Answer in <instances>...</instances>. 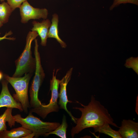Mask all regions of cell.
Here are the masks:
<instances>
[{"label": "cell", "instance_id": "1", "mask_svg": "<svg viewBox=\"0 0 138 138\" xmlns=\"http://www.w3.org/2000/svg\"><path fill=\"white\" fill-rule=\"evenodd\" d=\"M76 101L83 107L73 108L80 111L82 115L79 118H76V125L71 129L72 137L85 129L100 126L106 123L119 128L114 122L108 110L99 101L96 100L94 96H91L90 101L87 105H83Z\"/></svg>", "mask_w": 138, "mask_h": 138}, {"label": "cell", "instance_id": "2", "mask_svg": "<svg viewBox=\"0 0 138 138\" xmlns=\"http://www.w3.org/2000/svg\"><path fill=\"white\" fill-rule=\"evenodd\" d=\"M29 112L25 118L20 114L13 116L16 122L20 124L22 127L30 130L34 135V137L45 136L46 133L55 130L60 124L59 122H44L34 116Z\"/></svg>", "mask_w": 138, "mask_h": 138}, {"label": "cell", "instance_id": "3", "mask_svg": "<svg viewBox=\"0 0 138 138\" xmlns=\"http://www.w3.org/2000/svg\"><path fill=\"white\" fill-rule=\"evenodd\" d=\"M38 36L35 31H30L28 33L24 50L15 61L16 68L12 77H20L24 74L29 73L33 69H35V60L32 56L31 44L32 41Z\"/></svg>", "mask_w": 138, "mask_h": 138}, {"label": "cell", "instance_id": "4", "mask_svg": "<svg viewBox=\"0 0 138 138\" xmlns=\"http://www.w3.org/2000/svg\"><path fill=\"white\" fill-rule=\"evenodd\" d=\"M4 76L15 91L13 97L21 103L24 112L27 113L30 108L28 96L29 84L31 77L30 73H25L23 77H11L6 75Z\"/></svg>", "mask_w": 138, "mask_h": 138}, {"label": "cell", "instance_id": "5", "mask_svg": "<svg viewBox=\"0 0 138 138\" xmlns=\"http://www.w3.org/2000/svg\"><path fill=\"white\" fill-rule=\"evenodd\" d=\"M34 41V53L36 62L35 71L29 91L30 97L29 104L31 108L39 107L42 104L38 99V95L39 88L45 76L41 64L37 39H35Z\"/></svg>", "mask_w": 138, "mask_h": 138}, {"label": "cell", "instance_id": "6", "mask_svg": "<svg viewBox=\"0 0 138 138\" xmlns=\"http://www.w3.org/2000/svg\"><path fill=\"white\" fill-rule=\"evenodd\" d=\"M59 80L56 78V74L55 75L54 70L52 78L50 81V90L51 91V96L49 103L47 105L42 104L39 107L31 108L29 112L35 113L44 119L50 113L59 111V108L57 101Z\"/></svg>", "mask_w": 138, "mask_h": 138}, {"label": "cell", "instance_id": "7", "mask_svg": "<svg viewBox=\"0 0 138 138\" xmlns=\"http://www.w3.org/2000/svg\"><path fill=\"white\" fill-rule=\"evenodd\" d=\"M19 8L21 21L23 23H26L31 19H46L48 16V12L47 9L34 7L27 1L23 2Z\"/></svg>", "mask_w": 138, "mask_h": 138}, {"label": "cell", "instance_id": "8", "mask_svg": "<svg viewBox=\"0 0 138 138\" xmlns=\"http://www.w3.org/2000/svg\"><path fill=\"white\" fill-rule=\"evenodd\" d=\"M72 71L73 68L70 69L65 76L61 80H59L60 89L58 95L59 98V104L60 108L65 110L70 117L72 120L76 124V118L72 115L67 108V105L68 102H72L68 100L66 92V87L68 82L71 79Z\"/></svg>", "mask_w": 138, "mask_h": 138}, {"label": "cell", "instance_id": "9", "mask_svg": "<svg viewBox=\"0 0 138 138\" xmlns=\"http://www.w3.org/2000/svg\"><path fill=\"white\" fill-rule=\"evenodd\" d=\"M1 83L2 88L0 94V108L5 107L18 109L20 111H23L21 103L11 95L8 89V82L5 79Z\"/></svg>", "mask_w": 138, "mask_h": 138}, {"label": "cell", "instance_id": "10", "mask_svg": "<svg viewBox=\"0 0 138 138\" xmlns=\"http://www.w3.org/2000/svg\"><path fill=\"white\" fill-rule=\"evenodd\" d=\"M118 131L121 138H138V123L129 119H123Z\"/></svg>", "mask_w": 138, "mask_h": 138}, {"label": "cell", "instance_id": "11", "mask_svg": "<svg viewBox=\"0 0 138 138\" xmlns=\"http://www.w3.org/2000/svg\"><path fill=\"white\" fill-rule=\"evenodd\" d=\"M32 24L33 27L31 29L32 31L37 33L41 39V44L43 46H45L51 22L49 19H47L43 20L41 22L34 21Z\"/></svg>", "mask_w": 138, "mask_h": 138}, {"label": "cell", "instance_id": "12", "mask_svg": "<svg viewBox=\"0 0 138 138\" xmlns=\"http://www.w3.org/2000/svg\"><path fill=\"white\" fill-rule=\"evenodd\" d=\"M32 132L22 126L3 131L0 133V138H23Z\"/></svg>", "mask_w": 138, "mask_h": 138}, {"label": "cell", "instance_id": "13", "mask_svg": "<svg viewBox=\"0 0 138 138\" xmlns=\"http://www.w3.org/2000/svg\"><path fill=\"white\" fill-rule=\"evenodd\" d=\"M51 21L52 23L49 29L48 38L55 39L62 47L65 48L66 46V44L60 38L59 35V17L56 14H54L53 15Z\"/></svg>", "mask_w": 138, "mask_h": 138}, {"label": "cell", "instance_id": "14", "mask_svg": "<svg viewBox=\"0 0 138 138\" xmlns=\"http://www.w3.org/2000/svg\"><path fill=\"white\" fill-rule=\"evenodd\" d=\"M13 109L7 108L3 113L0 116V133L7 130L6 122L10 128L15 125L16 121L12 114Z\"/></svg>", "mask_w": 138, "mask_h": 138}, {"label": "cell", "instance_id": "15", "mask_svg": "<svg viewBox=\"0 0 138 138\" xmlns=\"http://www.w3.org/2000/svg\"><path fill=\"white\" fill-rule=\"evenodd\" d=\"M110 125L108 123H106L100 126L94 128V132L104 134L113 138H121L118 131L113 129Z\"/></svg>", "mask_w": 138, "mask_h": 138}, {"label": "cell", "instance_id": "16", "mask_svg": "<svg viewBox=\"0 0 138 138\" xmlns=\"http://www.w3.org/2000/svg\"><path fill=\"white\" fill-rule=\"evenodd\" d=\"M13 10L7 2L0 4V21L3 24L7 23Z\"/></svg>", "mask_w": 138, "mask_h": 138}, {"label": "cell", "instance_id": "17", "mask_svg": "<svg viewBox=\"0 0 138 138\" xmlns=\"http://www.w3.org/2000/svg\"><path fill=\"white\" fill-rule=\"evenodd\" d=\"M67 126L66 117L64 115L62 124L55 130L46 133L45 136H48L51 134H54L61 138H66V133Z\"/></svg>", "mask_w": 138, "mask_h": 138}, {"label": "cell", "instance_id": "18", "mask_svg": "<svg viewBox=\"0 0 138 138\" xmlns=\"http://www.w3.org/2000/svg\"><path fill=\"white\" fill-rule=\"evenodd\" d=\"M129 3L138 5V0H114L112 4L110 7L111 10L115 7L122 4Z\"/></svg>", "mask_w": 138, "mask_h": 138}, {"label": "cell", "instance_id": "19", "mask_svg": "<svg viewBox=\"0 0 138 138\" xmlns=\"http://www.w3.org/2000/svg\"><path fill=\"white\" fill-rule=\"evenodd\" d=\"M126 66L128 67H132L136 73H138V59L130 58L126 61Z\"/></svg>", "mask_w": 138, "mask_h": 138}, {"label": "cell", "instance_id": "20", "mask_svg": "<svg viewBox=\"0 0 138 138\" xmlns=\"http://www.w3.org/2000/svg\"><path fill=\"white\" fill-rule=\"evenodd\" d=\"M7 3L14 10L17 8H19L21 4L27 0H7Z\"/></svg>", "mask_w": 138, "mask_h": 138}, {"label": "cell", "instance_id": "21", "mask_svg": "<svg viewBox=\"0 0 138 138\" xmlns=\"http://www.w3.org/2000/svg\"><path fill=\"white\" fill-rule=\"evenodd\" d=\"M12 33L11 31H10L6 33L5 35L3 37H0V41L4 39H7L9 40H14L15 39L14 38L7 37L8 36L11 35Z\"/></svg>", "mask_w": 138, "mask_h": 138}, {"label": "cell", "instance_id": "22", "mask_svg": "<svg viewBox=\"0 0 138 138\" xmlns=\"http://www.w3.org/2000/svg\"><path fill=\"white\" fill-rule=\"evenodd\" d=\"M33 137H34V134L32 132L29 134L28 135L24 137V138H33Z\"/></svg>", "mask_w": 138, "mask_h": 138}, {"label": "cell", "instance_id": "23", "mask_svg": "<svg viewBox=\"0 0 138 138\" xmlns=\"http://www.w3.org/2000/svg\"><path fill=\"white\" fill-rule=\"evenodd\" d=\"M3 75L2 73L0 71V80H1L3 78Z\"/></svg>", "mask_w": 138, "mask_h": 138}, {"label": "cell", "instance_id": "24", "mask_svg": "<svg viewBox=\"0 0 138 138\" xmlns=\"http://www.w3.org/2000/svg\"><path fill=\"white\" fill-rule=\"evenodd\" d=\"M3 24L0 21V27H1L3 25Z\"/></svg>", "mask_w": 138, "mask_h": 138}, {"label": "cell", "instance_id": "25", "mask_svg": "<svg viewBox=\"0 0 138 138\" xmlns=\"http://www.w3.org/2000/svg\"><path fill=\"white\" fill-rule=\"evenodd\" d=\"M4 0H0V1L2 2V1H4Z\"/></svg>", "mask_w": 138, "mask_h": 138}]
</instances>
